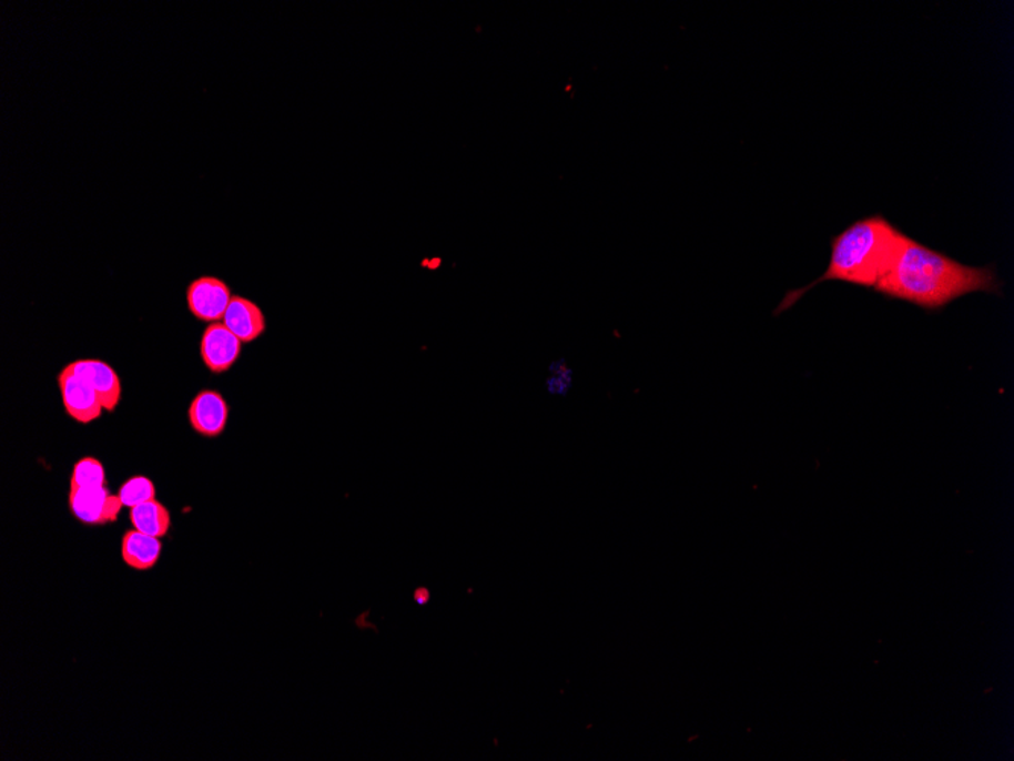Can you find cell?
<instances>
[{"label":"cell","mask_w":1014,"mask_h":761,"mask_svg":"<svg viewBox=\"0 0 1014 761\" xmlns=\"http://www.w3.org/2000/svg\"><path fill=\"white\" fill-rule=\"evenodd\" d=\"M873 291L933 314L978 292L1003 297V282L993 265H964L905 234L892 266Z\"/></svg>","instance_id":"6da1fadb"},{"label":"cell","mask_w":1014,"mask_h":761,"mask_svg":"<svg viewBox=\"0 0 1014 761\" xmlns=\"http://www.w3.org/2000/svg\"><path fill=\"white\" fill-rule=\"evenodd\" d=\"M904 237L905 233L881 213L852 222L831 239V257L824 273L801 290L787 292L774 315L789 311L808 291L822 283L842 282L875 290L892 266Z\"/></svg>","instance_id":"7a4b0ae2"},{"label":"cell","mask_w":1014,"mask_h":761,"mask_svg":"<svg viewBox=\"0 0 1014 761\" xmlns=\"http://www.w3.org/2000/svg\"><path fill=\"white\" fill-rule=\"evenodd\" d=\"M233 298L230 286L217 277L193 280L185 291L189 312L202 323H221Z\"/></svg>","instance_id":"3957f363"},{"label":"cell","mask_w":1014,"mask_h":761,"mask_svg":"<svg viewBox=\"0 0 1014 761\" xmlns=\"http://www.w3.org/2000/svg\"><path fill=\"white\" fill-rule=\"evenodd\" d=\"M119 496L107 487L70 488L69 508L85 525L101 526L118 520L122 509Z\"/></svg>","instance_id":"277c9868"},{"label":"cell","mask_w":1014,"mask_h":761,"mask_svg":"<svg viewBox=\"0 0 1014 761\" xmlns=\"http://www.w3.org/2000/svg\"><path fill=\"white\" fill-rule=\"evenodd\" d=\"M242 341L224 323L209 324L201 336V357L210 372H229L242 355Z\"/></svg>","instance_id":"5b68a950"},{"label":"cell","mask_w":1014,"mask_h":761,"mask_svg":"<svg viewBox=\"0 0 1014 761\" xmlns=\"http://www.w3.org/2000/svg\"><path fill=\"white\" fill-rule=\"evenodd\" d=\"M58 385H60L65 413L75 422L85 425V423H92L101 417L104 405L97 390L87 384L84 378L78 377L64 368L58 376Z\"/></svg>","instance_id":"8992f818"},{"label":"cell","mask_w":1014,"mask_h":761,"mask_svg":"<svg viewBox=\"0 0 1014 761\" xmlns=\"http://www.w3.org/2000/svg\"><path fill=\"white\" fill-rule=\"evenodd\" d=\"M69 373L84 378L97 390L104 409L113 413L122 398V384L113 366L98 359H81L65 366Z\"/></svg>","instance_id":"52a82bcc"},{"label":"cell","mask_w":1014,"mask_h":761,"mask_svg":"<svg viewBox=\"0 0 1014 761\" xmlns=\"http://www.w3.org/2000/svg\"><path fill=\"white\" fill-rule=\"evenodd\" d=\"M230 406L217 390H201L189 407V422L202 436L214 438L225 430Z\"/></svg>","instance_id":"ba28073f"},{"label":"cell","mask_w":1014,"mask_h":761,"mask_svg":"<svg viewBox=\"0 0 1014 761\" xmlns=\"http://www.w3.org/2000/svg\"><path fill=\"white\" fill-rule=\"evenodd\" d=\"M222 323L242 341L253 343L266 332V316L258 304L251 300L233 295Z\"/></svg>","instance_id":"9c48e42d"},{"label":"cell","mask_w":1014,"mask_h":761,"mask_svg":"<svg viewBox=\"0 0 1014 761\" xmlns=\"http://www.w3.org/2000/svg\"><path fill=\"white\" fill-rule=\"evenodd\" d=\"M162 541L140 532L138 529L128 530L122 540V558L126 566L135 570H150L159 562L162 555Z\"/></svg>","instance_id":"30bf717a"},{"label":"cell","mask_w":1014,"mask_h":761,"mask_svg":"<svg viewBox=\"0 0 1014 761\" xmlns=\"http://www.w3.org/2000/svg\"><path fill=\"white\" fill-rule=\"evenodd\" d=\"M130 520L134 529L155 538H163L171 529V513L156 499L131 508Z\"/></svg>","instance_id":"8fae6325"},{"label":"cell","mask_w":1014,"mask_h":761,"mask_svg":"<svg viewBox=\"0 0 1014 761\" xmlns=\"http://www.w3.org/2000/svg\"><path fill=\"white\" fill-rule=\"evenodd\" d=\"M104 465L94 458L78 460L70 476V488L105 487Z\"/></svg>","instance_id":"7c38bea8"},{"label":"cell","mask_w":1014,"mask_h":761,"mask_svg":"<svg viewBox=\"0 0 1014 761\" xmlns=\"http://www.w3.org/2000/svg\"><path fill=\"white\" fill-rule=\"evenodd\" d=\"M118 496L119 499H121L122 505L131 509L134 508V506L154 500L156 496V489L155 485L152 484L150 477L134 476L122 485L121 489H119Z\"/></svg>","instance_id":"4fadbf2b"}]
</instances>
